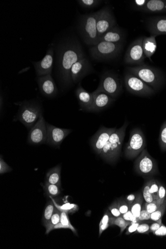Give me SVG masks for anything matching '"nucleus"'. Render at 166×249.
<instances>
[{
    "mask_svg": "<svg viewBox=\"0 0 166 249\" xmlns=\"http://www.w3.org/2000/svg\"><path fill=\"white\" fill-rule=\"evenodd\" d=\"M85 57L80 42L75 38H69L62 42L58 49L57 67L62 83L69 86L73 83L70 71L73 66Z\"/></svg>",
    "mask_w": 166,
    "mask_h": 249,
    "instance_id": "f257e3e1",
    "label": "nucleus"
},
{
    "mask_svg": "<svg viewBox=\"0 0 166 249\" xmlns=\"http://www.w3.org/2000/svg\"><path fill=\"white\" fill-rule=\"evenodd\" d=\"M129 124L126 121L121 127L116 129L103 149L100 155L107 162L114 164L119 159Z\"/></svg>",
    "mask_w": 166,
    "mask_h": 249,
    "instance_id": "f03ea898",
    "label": "nucleus"
},
{
    "mask_svg": "<svg viewBox=\"0 0 166 249\" xmlns=\"http://www.w3.org/2000/svg\"><path fill=\"white\" fill-rule=\"evenodd\" d=\"M127 71L137 76L156 92L164 85L166 79L164 74L156 68L146 64L127 68Z\"/></svg>",
    "mask_w": 166,
    "mask_h": 249,
    "instance_id": "7ed1b4c3",
    "label": "nucleus"
},
{
    "mask_svg": "<svg viewBox=\"0 0 166 249\" xmlns=\"http://www.w3.org/2000/svg\"><path fill=\"white\" fill-rule=\"evenodd\" d=\"M15 104L19 106V109L14 121H18L28 128L32 127L42 113L41 105L36 101H25Z\"/></svg>",
    "mask_w": 166,
    "mask_h": 249,
    "instance_id": "20e7f679",
    "label": "nucleus"
},
{
    "mask_svg": "<svg viewBox=\"0 0 166 249\" xmlns=\"http://www.w3.org/2000/svg\"><path fill=\"white\" fill-rule=\"evenodd\" d=\"M98 12L83 15L80 20L79 31L84 42L89 46H93L99 42L97 21Z\"/></svg>",
    "mask_w": 166,
    "mask_h": 249,
    "instance_id": "39448f33",
    "label": "nucleus"
},
{
    "mask_svg": "<svg viewBox=\"0 0 166 249\" xmlns=\"http://www.w3.org/2000/svg\"><path fill=\"white\" fill-rule=\"evenodd\" d=\"M123 43H112L100 41L91 47L90 53L94 59L98 61L111 60L116 57L121 53Z\"/></svg>",
    "mask_w": 166,
    "mask_h": 249,
    "instance_id": "423d86ee",
    "label": "nucleus"
},
{
    "mask_svg": "<svg viewBox=\"0 0 166 249\" xmlns=\"http://www.w3.org/2000/svg\"><path fill=\"white\" fill-rule=\"evenodd\" d=\"M134 169L137 174L145 178L159 174L157 163L147 149L142 151L136 158Z\"/></svg>",
    "mask_w": 166,
    "mask_h": 249,
    "instance_id": "0eeeda50",
    "label": "nucleus"
},
{
    "mask_svg": "<svg viewBox=\"0 0 166 249\" xmlns=\"http://www.w3.org/2000/svg\"><path fill=\"white\" fill-rule=\"evenodd\" d=\"M147 141L144 133L139 128H135L130 132L128 143L125 149V156L129 160H133L146 149Z\"/></svg>",
    "mask_w": 166,
    "mask_h": 249,
    "instance_id": "6e6552de",
    "label": "nucleus"
},
{
    "mask_svg": "<svg viewBox=\"0 0 166 249\" xmlns=\"http://www.w3.org/2000/svg\"><path fill=\"white\" fill-rule=\"evenodd\" d=\"M122 82L118 75L111 72L104 73L97 90L103 92L115 99L122 92Z\"/></svg>",
    "mask_w": 166,
    "mask_h": 249,
    "instance_id": "1a4fd4ad",
    "label": "nucleus"
},
{
    "mask_svg": "<svg viewBox=\"0 0 166 249\" xmlns=\"http://www.w3.org/2000/svg\"><path fill=\"white\" fill-rule=\"evenodd\" d=\"M124 80L127 89L133 95L141 97H150L156 92L143 81L128 71L125 73Z\"/></svg>",
    "mask_w": 166,
    "mask_h": 249,
    "instance_id": "9d476101",
    "label": "nucleus"
},
{
    "mask_svg": "<svg viewBox=\"0 0 166 249\" xmlns=\"http://www.w3.org/2000/svg\"><path fill=\"white\" fill-rule=\"evenodd\" d=\"M144 37H140L130 44L125 56V63L137 66L145 64L146 57L142 47Z\"/></svg>",
    "mask_w": 166,
    "mask_h": 249,
    "instance_id": "9b49d317",
    "label": "nucleus"
},
{
    "mask_svg": "<svg viewBox=\"0 0 166 249\" xmlns=\"http://www.w3.org/2000/svg\"><path fill=\"white\" fill-rule=\"evenodd\" d=\"M97 12V27L100 39L105 34L116 26V21L112 11L109 7H105Z\"/></svg>",
    "mask_w": 166,
    "mask_h": 249,
    "instance_id": "f8f14e48",
    "label": "nucleus"
},
{
    "mask_svg": "<svg viewBox=\"0 0 166 249\" xmlns=\"http://www.w3.org/2000/svg\"><path fill=\"white\" fill-rule=\"evenodd\" d=\"M47 139L46 123L42 113L37 122L30 128L28 142L32 145H40L46 143Z\"/></svg>",
    "mask_w": 166,
    "mask_h": 249,
    "instance_id": "ddd939ff",
    "label": "nucleus"
},
{
    "mask_svg": "<svg viewBox=\"0 0 166 249\" xmlns=\"http://www.w3.org/2000/svg\"><path fill=\"white\" fill-rule=\"evenodd\" d=\"M116 128H107L101 126L90 140V144L93 151L100 155L104 146L109 141L111 135Z\"/></svg>",
    "mask_w": 166,
    "mask_h": 249,
    "instance_id": "4468645a",
    "label": "nucleus"
},
{
    "mask_svg": "<svg viewBox=\"0 0 166 249\" xmlns=\"http://www.w3.org/2000/svg\"><path fill=\"white\" fill-rule=\"evenodd\" d=\"M93 71V69L89 60L86 57H84L76 62L71 68V79L73 83L76 84Z\"/></svg>",
    "mask_w": 166,
    "mask_h": 249,
    "instance_id": "2eb2a0df",
    "label": "nucleus"
},
{
    "mask_svg": "<svg viewBox=\"0 0 166 249\" xmlns=\"http://www.w3.org/2000/svg\"><path fill=\"white\" fill-rule=\"evenodd\" d=\"M47 129V139L46 143L50 145L59 147L60 145L73 131L70 129L61 128L46 123Z\"/></svg>",
    "mask_w": 166,
    "mask_h": 249,
    "instance_id": "dca6fc26",
    "label": "nucleus"
},
{
    "mask_svg": "<svg viewBox=\"0 0 166 249\" xmlns=\"http://www.w3.org/2000/svg\"><path fill=\"white\" fill-rule=\"evenodd\" d=\"M54 52L53 48L47 51L43 59L34 62L36 74L38 77L51 75L54 62Z\"/></svg>",
    "mask_w": 166,
    "mask_h": 249,
    "instance_id": "f3484780",
    "label": "nucleus"
},
{
    "mask_svg": "<svg viewBox=\"0 0 166 249\" xmlns=\"http://www.w3.org/2000/svg\"><path fill=\"white\" fill-rule=\"evenodd\" d=\"M37 82L40 92L44 96L48 98L56 96L58 89L51 75L38 77Z\"/></svg>",
    "mask_w": 166,
    "mask_h": 249,
    "instance_id": "a211bd4d",
    "label": "nucleus"
},
{
    "mask_svg": "<svg viewBox=\"0 0 166 249\" xmlns=\"http://www.w3.org/2000/svg\"><path fill=\"white\" fill-rule=\"evenodd\" d=\"M92 94L93 101L90 111L98 112L103 110L110 106L115 100L107 93L97 90Z\"/></svg>",
    "mask_w": 166,
    "mask_h": 249,
    "instance_id": "6ab92c4d",
    "label": "nucleus"
},
{
    "mask_svg": "<svg viewBox=\"0 0 166 249\" xmlns=\"http://www.w3.org/2000/svg\"><path fill=\"white\" fill-rule=\"evenodd\" d=\"M147 26L151 36L166 35V16L150 18Z\"/></svg>",
    "mask_w": 166,
    "mask_h": 249,
    "instance_id": "aec40b11",
    "label": "nucleus"
},
{
    "mask_svg": "<svg viewBox=\"0 0 166 249\" xmlns=\"http://www.w3.org/2000/svg\"><path fill=\"white\" fill-rule=\"evenodd\" d=\"M76 95L81 108L90 111L93 101L92 93L87 91L79 84L76 90Z\"/></svg>",
    "mask_w": 166,
    "mask_h": 249,
    "instance_id": "412c9836",
    "label": "nucleus"
},
{
    "mask_svg": "<svg viewBox=\"0 0 166 249\" xmlns=\"http://www.w3.org/2000/svg\"><path fill=\"white\" fill-rule=\"evenodd\" d=\"M125 38V34L122 30L115 26L102 36L99 39V42L103 41L112 43H123Z\"/></svg>",
    "mask_w": 166,
    "mask_h": 249,
    "instance_id": "4be33fe9",
    "label": "nucleus"
},
{
    "mask_svg": "<svg viewBox=\"0 0 166 249\" xmlns=\"http://www.w3.org/2000/svg\"><path fill=\"white\" fill-rule=\"evenodd\" d=\"M155 36H151L149 37H145L142 47L146 58H148L151 61H152L151 57L155 53L157 50V45Z\"/></svg>",
    "mask_w": 166,
    "mask_h": 249,
    "instance_id": "5701e85b",
    "label": "nucleus"
},
{
    "mask_svg": "<svg viewBox=\"0 0 166 249\" xmlns=\"http://www.w3.org/2000/svg\"><path fill=\"white\" fill-rule=\"evenodd\" d=\"M142 12L152 14L166 13V0H148Z\"/></svg>",
    "mask_w": 166,
    "mask_h": 249,
    "instance_id": "b1692460",
    "label": "nucleus"
},
{
    "mask_svg": "<svg viewBox=\"0 0 166 249\" xmlns=\"http://www.w3.org/2000/svg\"><path fill=\"white\" fill-rule=\"evenodd\" d=\"M61 166L58 165L47 172L45 183L61 186Z\"/></svg>",
    "mask_w": 166,
    "mask_h": 249,
    "instance_id": "393cba45",
    "label": "nucleus"
},
{
    "mask_svg": "<svg viewBox=\"0 0 166 249\" xmlns=\"http://www.w3.org/2000/svg\"><path fill=\"white\" fill-rule=\"evenodd\" d=\"M60 212L61 216L60 222L55 226L54 230L69 229L72 231L74 234L77 235V232L76 229L74 227V226L71 224L70 221L68 213L64 212Z\"/></svg>",
    "mask_w": 166,
    "mask_h": 249,
    "instance_id": "a878e982",
    "label": "nucleus"
},
{
    "mask_svg": "<svg viewBox=\"0 0 166 249\" xmlns=\"http://www.w3.org/2000/svg\"><path fill=\"white\" fill-rule=\"evenodd\" d=\"M53 201L55 207L60 212H64L68 214L74 213L79 210V207L74 203H71L66 202L62 205H60L57 203L53 197L50 196Z\"/></svg>",
    "mask_w": 166,
    "mask_h": 249,
    "instance_id": "bb28decb",
    "label": "nucleus"
},
{
    "mask_svg": "<svg viewBox=\"0 0 166 249\" xmlns=\"http://www.w3.org/2000/svg\"><path fill=\"white\" fill-rule=\"evenodd\" d=\"M144 198L141 193L137 194L136 198L130 208V211L135 218H137L142 210Z\"/></svg>",
    "mask_w": 166,
    "mask_h": 249,
    "instance_id": "cd10ccee",
    "label": "nucleus"
},
{
    "mask_svg": "<svg viewBox=\"0 0 166 249\" xmlns=\"http://www.w3.org/2000/svg\"><path fill=\"white\" fill-rule=\"evenodd\" d=\"M55 208L56 207L52 199L47 203L42 219V223L44 227H45L47 223L50 221Z\"/></svg>",
    "mask_w": 166,
    "mask_h": 249,
    "instance_id": "c85d7f7f",
    "label": "nucleus"
},
{
    "mask_svg": "<svg viewBox=\"0 0 166 249\" xmlns=\"http://www.w3.org/2000/svg\"><path fill=\"white\" fill-rule=\"evenodd\" d=\"M60 211L56 208L50 221L45 227L46 229V234H49L54 230L55 226L60 222Z\"/></svg>",
    "mask_w": 166,
    "mask_h": 249,
    "instance_id": "c756f323",
    "label": "nucleus"
},
{
    "mask_svg": "<svg viewBox=\"0 0 166 249\" xmlns=\"http://www.w3.org/2000/svg\"><path fill=\"white\" fill-rule=\"evenodd\" d=\"M131 223L126 221L122 216L118 217L111 216L110 221V226L116 225L121 229V233L127 229Z\"/></svg>",
    "mask_w": 166,
    "mask_h": 249,
    "instance_id": "7c9ffc66",
    "label": "nucleus"
},
{
    "mask_svg": "<svg viewBox=\"0 0 166 249\" xmlns=\"http://www.w3.org/2000/svg\"><path fill=\"white\" fill-rule=\"evenodd\" d=\"M43 189L47 195L53 197L57 196L61 194L60 187L56 185L45 183Z\"/></svg>",
    "mask_w": 166,
    "mask_h": 249,
    "instance_id": "2f4dec72",
    "label": "nucleus"
},
{
    "mask_svg": "<svg viewBox=\"0 0 166 249\" xmlns=\"http://www.w3.org/2000/svg\"><path fill=\"white\" fill-rule=\"evenodd\" d=\"M112 216L109 210L105 213L99 224V237L110 226L111 217Z\"/></svg>",
    "mask_w": 166,
    "mask_h": 249,
    "instance_id": "473e14b6",
    "label": "nucleus"
},
{
    "mask_svg": "<svg viewBox=\"0 0 166 249\" xmlns=\"http://www.w3.org/2000/svg\"><path fill=\"white\" fill-rule=\"evenodd\" d=\"M159 143L162 151H166V121L162 125L160 131Z\"/></svg>",
    "mask_w": 166,
    "mask_h": 249,
    "instance_id": "72a5a7b5",
    "label": "nucleus"
},
{
    "mask_svg": "<svg viewBox=\"0 0 166 249\" xmlns=\"http://www.w3.org/2000/svg\"><path fill=\"white\" fill-rule=\"evenodd\" d=\"M166 210V201L164 202L162 205L160 206L159 209L151 213L150 220L156 222L162 219Z\"/></svg>",
    "mask_w": 166,
    "mask_h": 249,
    "instance_id": "f704fd0d",
    "label": "nucleus"
},
{
    "mask_svg": "<svg viewBox=\"0 0 166 249\" xmlns=\"http://www.w3.org/2000/svg\"><path fill=\"white\" fill-rule=\"evenodd\" d=\"M151 180L150 179L147 181L144 187L142 196H143L144 200L147 202H151L154 201V198L150 192Z\"/></svg>",
    "mask_w": 166,
    "mask_h": 249,
    "instance_id": "c9c22d12",
    "label": "nucleus"
},
{
    "mask_svg": "<svg viewBox=\"0 0 166 249\" xmlns=\"http://www.w3.org/2000/svg\"><path fill=\"white\" fill-rule=\"evenodd\" d=\"M102 2V1H99V0H79V1H78L80 6L83 8L88 9L96 7L98 6Z\"/></svg>",
    "mask_w": 166,
    "mask_h": 249,
    "instance_id": "e433bc0d",
    "label": "nucleus"
},
{
    "mask_svg": "<svg viewBox=\"0 0 166 249\" xmlns=\"http://www.w3.org/2000/svg\"><path fill=\"white\" fill-rule=\"evenodd\" d=\"M151 184L150 192L154 198V201L158 199V192L159 189L160 182L155 179H150Z\"/></svg>",
    "mask_w": 166,
    "mask_h": 249,
    "instance_id": "4c0bfd02",
    "label": "nucleus"
},
{
    "mask_svg": "<svg viewBox=\"0 0 166 249\" xmlns=\"http://www.w3.org/2000/svg\"><path fill=\"white\" fill-rule=\"evenodd\" d=\"M150 215L151 214L146 210L144 204L139 216L137 218V222L142 223L145 221H149L150 220Z\"/></svg>",
    "mask_w": 166,
    "mask_h": 249,
    "instance_id": "58836bf2",
    "label": "nucleus"
},
{
    "mask_svg": "<svg viewBox=\"0 0 166 249\" xmlns=\"http://www.w3.org/2000/svg\"><path fill=\"white\" fill-rule=\"evenodd\" d=\"M166 201V190L164 186L160 183L157 202L161 206Z\"/></svg>",
    "mask_w": 166,
    "mask_h": 249,
    "instance_id": "ea45409f",
    "label": "nucleus"
},
{
    "mask_svg": "<svg viewBox=\"0 0 166 249\" xmlns=\"http://www.w3.org/2000/svg\"><path fill=\"white\" fill-rule=\"evenodd\" d=\"M150 225L148 223H140L135 232L136 233L148 234Z\"/></svg>",
    "mask_w": 166,
    "mask_h": 249,
    "instance_id": "a19ab883",
    "label": "nucleus"
},
{
    "mask_svg": "<svg viewBox=\"0 0 166 249\" xmlns=\"http://www.w3.org/2000/svg\"><path fill=\"white\" fill-rule=\"evenodd\" d=\"M144 205L146 210L150 214L157 211L160 206L157 201L149 203L146 202Z\"/></svg>",
    "mask_w": 166,
    "mask_h": 249,
    "instance_id": "79ce46f5",
    "label": "nucleus"
},
{
    "mask_svg": "<svg viewBox=\"0 0 166 249\" xmlns=\"http://www.w3.org/2000/svg\"><path fill=\"white\" fill-rule=\"evenodd\" d=\"M109 211L113 217H118L122 215L118 209L117 201L113 202L109 207Z\"/></svg>",
    "mask_w": 166,
    "mask_h": 249,
    "instance_id": "37998d69",
    "label": "nucleus"
},
{
    "mask_svg": "<svg viewBox=\"0 0 166 249\" xmlns=\"http://www.w3.org/2000/svg\"><path fill=\"white\" fill-rule=\"evenodd\" d=\"M118 209L122 215L130 210V207L126 200L122 199L117 201Z\"/></svg>",
    "mask_w": 166,
    "mask_h": 249,
    "instance_id": "c03bdc74",
    "label": "nucleus"
},
{
    "mask_svg": "<svg viewBox=\"0 0 166 249\" xmlns=\"http://www.w3.org/2000/svg\"><path fill=\"white\" fill-rule=\"evenodd\" d=\"M12 168L2 159V156L0 158V174L1 175L9 173L12 171Z\"/></svg>",
    "mask_w": 166,
    "mask_h": 249,
    "instance_id": "a18cd8bd",
    "label": "nucleus"
},
{
    "mask_svg": "<svg viewBox=\"0 0 166 249\" xmlns=\"http://www.w3.org/2000/svg\"><path fill=\"white\" fill-rule=\"evenodd\" d=\"M148 0H135L133 2L134 8L140 11H143L145 8Z\"/></svg>",
    "mask_w": 166,
    "mask_h": 249,
    "instance_id": "49530a36",
    "label": "nucleus"
},
{
    "mask_svg": "<svg viewBox=\"0 0 166 249\" xmlns=\"http://www.w3.org/2000/svg\"><path fill=\"white\" fill-rule=\"evenodd\" d=\"M140 223L138 222H131L127 228L126 234L129 235L131 233L135 232Z\"/></svg>",
    "mask_w": 166,
    "mask_h": 249,
    "instance_id": "de8ad7c7",
    "label": "nucleus"
},
{
    "mask_svg": "<svg viewBox=\"0 0 166 249\" xmlns=\"http://www.w3.org/2000/svg\"><path fill=\"white\" fill-rule=\"evenodd\" d=\"M122 216L127 221L130 222H137V218L135 217L130 210L123 214Z\"/></svg>",
    "mask_w": 166,
    "mask_h": 249,
    "instance_id": "09e8293b",
    "label": "nucleus"
},
{
    "mask_svg": "<svg viewBox=\"0 0 166 249\" xmlns=\"http://www.w3.org/2000/svg\"><path fill=\"white\" fill-rule=\"evenodd\" d=\"M154 235L160 237H166V226L163 224L160 228L156 231L153 232Z\"/></svg>",
    "mask_w": 166,
    "mask_h": 249,
    "instance_id": "8fccbe9b",
    "label": "nucleus"
},
{
    "mask_svg": "<svg viewBox=\"0 0 166 249\" xmlns=\"http://www.w3.org/2000/svg\"><path fill=\"white\" fill-rule=\"evenodd\" d=\"M162 219L159 220L158 221L154 222L153 223L150 227V232L153 233V232L157 231L160 228L161 225L162 224Z\"/></svg>",
    "mask_w": 166,
    "mask_h": 249,
    "instance_id": "3c124183",
    "label": "nucleus"
},
{
    "mask_svg": "<svg viewBox=\"0 0 166 249\" xmlns=\"http://www.w3.org/2000/svg\"><path fill=\"white\" fill-rule=\"evenodd\" d=\"M137 194H130L126 197V201L128 203V205H129L130 208L132 206V203L135 201L137 196Z\"/></svg>",
    "mask_w": 166,
    "mask_h": 249,
    "instance_id": "603ef678",
    "label": "nucleus"
}]
</instances>
